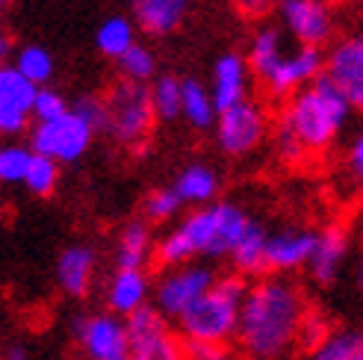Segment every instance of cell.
Instances as JSON below:
<instances>
[{
	"mask_svg": "<svg viewBox=\"0 0 363 360\" xmlns=\"http://www.w3.org/2000/svg\"><path fill=\"white\" fill-rule=\"evenodd\" d=\"M104 101H106V133H110V139L124 148L145 145V139L151 136L157 121L151 86L121 77L118 83L110 86Z\"/></svg>",
	"mask_w": 363,
	"mask_h": 360,
	"instance_id": "5",
	"label": "cell"
},
{
	"mask_svg": "<svg viewBox=\"0 0 363 360\" xmlns=\"http://www.w3.org/2000/svg\"><path fill=\"white\" fill-rule=\"evenodd\" d=\"M35 151L30 145H18V142H9V145L0 148V180L4 184H18L24 186V177L30 171Z\"/></svg>",
	"mask_w": 363,
	"mask_h": 360,
	"instance_id": "30",
	"label": "cell"
},
{
	"mask_svg": "<svg viewBox=\"0 0 363 360\" xmlns=\"http://www.w3.org/2000/svg\"><path fill=\"white\" fill-rule=\"evenodd\" d=\"M269 233L263 225L257 222H251L245 227V233L240 237L237 248H233V254H230V263L233 269H237V275L248 278V275H263L269 272Z\"/></svg>",
	"mask_w": 363,
	"mask_h": 360,
	"instance_id": "23",
	"label": "cell"
},
{
	"mask_svg": "<svg viewBox=\"0 0 363 360\" xmlns=\"http://www.w3.org/2000/svg\"><path fill=\"white\" fill-rule=\"evenodd\" d=\"M189 360H237L228 346H213V343H186Z\"/></svg>",
	"mask_w": 363,
	"mask_h": 360,
	"instance_id": "38",
	"label": "cell"
},
{
	"mask_svg": "<svg viewBox=\"0 0 363 360\" xmlns=\"http://www.w3.org/2000/svg\"><path fill=\"white\" fill-rule=\"evenodd\" d=\"M77 346L89 360H130V331L127 319L104 310L77 319L74 325Z\"/></svg>",
	"mask_w": 363,
	"mask_h": 360,
	"instance_id": "10",
	"label": "cell"
},
{
	"mask_svg": "<svg viewBox=\"0 0 363 360\" xmlns=\"http://www.w3.org/2000/svg\"><path fill=\"white\" fill-rule=\"evenodd\" d=\"M301 286L286 275H263L242 301L237 343L248 360H284L298 349V331L307 316Z\"/></svg>",
	"mask_w": 363,
	"mask_h": 360,
	"instance_id": "1",
	"label": "cell"
},
{
	"mask_svg": "<svg viewBox=\"0 0 363 360\" xmlns=\"http://www.w3.org/2000/svg\"><path fill=\"white\" fill-rule=\"evenodd\" d=\"M233 4L245 18H263L278 6V0H233Z\"/></svg>",
	"mask_w": 363,
	"mask_h": 360,
	"instance_id": "40",
	"label": "cell"
},
{
	"mask_svg": "<svg viewBox=\"0 0 363 360\" xmlns=\"http://www.w3.org/2000/svg\"><path fill=\"white\" fill-rule=\"evenodd\" d=\"M57 184H60V163L50 159V157L35 154L33 163H30V171L24 177V189L45 198V195H50L53 189H57Z\"/></svg>",
	"mask_w": 363,
	"mask_h": 360,
	"instance_id": "32",
	"label": "cell"
},
{
	"mask_svg": "<svg viewBox=\"0 0 363 360\" xmlns=\"http://www.w3.org/2000/svg\"><path fill=\"white\" fill-rule=\"evenodd\" d=\"M248 89H251L248 60H242L240 53H222L213 65V83H210V92L219 113L230 110L233 103H242L248 98Z\"/></svg>",
	"mask_w": 363,
	"mask_h": 360,
	"instance_id": "18",
	"label": "cell"
},
{
	"mask_svg": "<svg viewBox=\"0 0 363 360\" xmlns=\"http://www.w3.org/2000/svg\"><path fill=\"white\" fill-rule=\"evenodd\" d=\"M4 4H9V0H4Z\"/></svg>",
	"mask_w": 363,
	"mask_h": 360,
	"instance_id": "43",
	"label": "cell"
},
{
	"mask_svg": "<svg viewBox=\"0 0 363 360\" xmlns=\"http://www.w3.org/2000/svg\"><path fill=\"white\" fill-rule=\"evenodd\" d=\"M151 98H154V110L157 118L174 121L184 116V80H174L169 74H162L151 83Z\"/></svg>",
	"mask_w": 363,
	"mask_h": 360,
	"instance_id": "29",
	"label": "cell"
},
{
	"mask_svg": "<svg viewBox=\"0 0 363 360\" xmlns=\"http://www.w3.org/2000/svg\"><path fill=\"white\" fill-rule=\"evenodd\" d=\"M289 50L286 45V30H278V27H260L254 33V39L248 45V65H251V74L257 77L260 83L269 80V74L278 68V62L284 60V53Z\"/></svg>",
	"mask_w": 363,
	"mask_h": 360,
	"instance_id": "20",
	"label": "cell"
},
{
	"mask_svg": "<svg viewBox=\"0 0 363 360\" xmlns=\"http://www.w3.org/2000/svg\"><path fill=\"white\" fill-rule=\"evenodd\" d=\"M12 65L21 71L27 80H33L35 86H45L53 77V57H50V50L42 47V45H21L15 50Z\"/></svg>",
	"mask_w": 363,
	"mask_h": 360,
	"instance_id": "28",
	"label": "cell"
},
{
	"mask_svg": "<svg viewBox=\"0 0 363 360\" xmlns=\"http://www.w3.org/2000/svg\"><path fill=\"white\" fill-rule=\"evenodd\" d=\"M95 128L86 124L74 110L53 121H35L30 130V148L57 163H74L80 159L95 139Z\"/></svg>",
	"mask_w": 363,
	"mask_h": 360,
	"instance_id": "7",
	"label": "cell"
},
{
	"mask_svg": "<svg viewBox=\"0 0 363 360\" xmlns=\"http://www.w3.org/2000/svg\"><path fill=\"white\" fill-rule=\"evenodd\" d=\"M349 230L342 225H325L322 230H316V245L311 263H307V275H311L316 283L328 286L340 278V269L349 257Z\"/></svg>",
	"mask_w": 363,
	"mask_h": 360,
	"instance_id": "16",
	"label": "cell"
},
{
	"mask_svg": "<svg viewBox=\"0 0 363 360\" xmlns=\"http://www.w3.org/2000/svg\"><path fill=\"white\" fill-rule=\"evenodd\" d=\"M248 293V283L242 275H222L210 286L192 308L177 319V331L186 343H213V346H228L237 339L240 331V316H242V301Z\"/></svg>",
	"mask_w": 363,
	"mask_h": 360,
	"instance_id": "4",
	"label": "cell"
},
{
	"mask_svg": "<svg viewBox=\"0 0 363 360\" xmlns=\"http://www.w3.org/2000/svg\"><path fill=\"white\" fill-rule=\"evenodd\" d=\"M266 133H269L266 110L251 98H245L242 103H233L225 113H219V121H216V145H219L222 154H228V157L254 154L263 145Z\"/></svg>",
	"mask_w": 363,
	"mask_h": 360,
	"instance_id": "9",
	"label": "cell"
},
{
	"mask_svg": "<svg viewBox=\"0 0 363 360\" xmlns=\"http://www.w3.org/2000/svg\"><path fill=\"white\" fill-rule=\"evenodd\" d=\"M316 245V230L286 227L278 233H269V272L272 275H289L307 269Z\"/></svg>",
	"mask_w": 363,
	"mask_h": 360,
	"instance_id": "17",
	"label": "cell"
},
{
	"mask_svg": "<svg viewBox=\"0 0 363 360\" xmlns=\"http://www.w3.org/2000/svg\"><path fill=\"white\" fill-rule=\"evenodd\" d=\"M95 281V254L86 245H68L57 257V283L71 298H83Z\"/></svg>",
	"mask_w": 363,
	"mask_h": 360,
	"instance_id": "19",
	"label": "cell"
},
{
	"mask_svg": "<svg viewBox=\"0 0 363 360\" xmlns=\"http://www.w3.org/2000/svg\"><path fill=\"white\" fill-rule=\"evenodd\" d=\"M130 6L145 33L166 35L184 21L189 0H130Z\"/></svg>",
	"mask_w": 363,
	"mask_h": 360,
	"instance_id": "22",
	"label": "cell"
},
{
	"mask_svg": "<svg viewBox=\"0 0 363 360\" xmlns=\"http://www.w3.org/2000/svg\"><path fill=\"white\" fill-rule=\"evenodd\" d=\"M95 45H98V50L104 53V57L121 60L133 45H139V42H136V27H133V21H127L124 15L106 18V21L98 27V33H95Z\"/></svg>",
	"mask_w": 363,
	"mask_h": 360,
	"instance_id": "26",
	"label": "cell"
},
{
	"mask_svg": "<svg viewBox=\"0 0 363 360\" xmlns=\"http://www.w3.org/2000/svg\"><path fill=\"white\" fill-rule=\"evenodd\" d=\"M71 113V103L57 92V89H39V98H35V121H53Z\"/></svg>",
	"mask_w": 363,
	"mask_h": 360,
	"instance_id": "35",
	"label": "cell"
},
{
	"mask_svg": "<svg viewBox=\"0 0 363 360\" xmlns=\"http://www.w3.org/2000/svg\"><path fill=\"white\" fill-rule=\"evenodd\" d=\"M4 360H33V357H30L27 349H21V346H9L6 354H4Z\"/></svg>",
	"mask_w": 363,
	"mask_h": 360,
	"instance_id": "41",
	"label": "cell"
},
{
	"mask_svg": "<svg viewBox=\"0 0 363 360\" xmlns=\"http://www.w3.org/2000/svg\"><path fill=\"white\" fill-rule=\"evenodd\" d=\"M346 166H349V174L357 180V184H363V133H357L352 139V145L346 151Z\"/></svg>",
	"mask_w": 363,
	"mask_h": 360,
	"instance_id": "39",
	"label": "cell"
},
{
	"mask_svg": "<svg viewBox=\"0 0 363 360\" xmlns=\"http://www.w3.org/2000/svg\"><path fill=\"white\" fill-rule=\"evenodd\" d=\"M184 201L177 198V192L172 186L166 189H154L148 198H145V219L151 225H162V222H172L174 215L180 213Z\"/></svg>",
	"mask_w": 363,
	"mask_h": 360,
	"instance_id": "33",
	"label": "cell"
},
{
	"mask_svg": "<svg viewBox=\"0 0 363 360\" xmlns=\"http://www.w3.org/2000/svg\"><path fill=\"white\" fill-rule=\"evenodd\" d=\"M71 110H74L86 124H92L95 130H106V101L104 98L83 95L71 103Z\"/></svg>",
	"mask_w": 363,
	"mask_h": 360,
	"instance_id": "36",
	"label": "cell"
},
{
	"mask_svg": "<svg viewBox=\"0 0 363 360\" xmlns=\"http://www.w3.org/2000/svg\"><path fill=\"white\" fill-rule=\"evenodd\" d=\"M357 283H360V293H363V260H360V269H357Z\"/></svg>",
	"mask_w": 363,
	"mask_h": 360,
	"instance_id": "42",
	"label": "cell"
},
{
	"mask_svg": "<svg viewBox=\"0 0 363 360\" xmlns=\"http://www.w3.org/2000/svg\"><path fill=\"white\" fill-rule=\"evenodd\" d=\"M352 110L354 106L340 92V86L328 74H322L307 89L284 101L278 128L293 133L307 154H322L334 145L340 130L346 128Z\"/></svg>",
	"mask_w": 363,
	"mask_h": 360,
	"instance_id": "3",
	"label": "cell"
},
{
	"mask_svg": "<svg viewBox=\"0 0 363 360\" xmlns=\"http://www.w3.org/2000/svg\"><path fill=\"white\" fill-rule=\"evenodd\" d=\"M325 74L340 86L354 110H363V33L346 35L331 47L325 57Z\"/></svg>",
	"mask_w": 363,
	"mask_h": 360,
	"instance_id": "15",
	"label": "cell"
},
{
	"mask_svg": "<svg viewBox=\"0 0 363 360\" xmlns=\"http://www.w3.org/2000/svg\"><path fill=\"white\" fill-rule=\"evenodd\" d=\"M275 151L286 166H298V163H304V157H311L304 151L301 142L284 128H275Z\"/></svg>",
	"mask_w": 363,
	"mask_h": 360,
	"instance_id": "37",
	"label": "cell"
},
{
	"mask_svg": "<svg viewBox=\"0 0 363 360\" xmlns=\"http://www.w3.org/2000/svg\"><path fill=\"white\" fill-rule=\"evenodd\" d=\"M278 15L296 45L322 47L334 35V12L325 0H278Z\"/></svg>",
	"mask_w": 363,
	"mask_h": 360,
	"instance_id": "11",
	"label": "cell"
},
{
	"mask_svg": "<svg viewBox=\"0 0 363 360\" xmlns=\"http://www.w3.org/2000/svg\"><path fill=\"white\" fill-rule=\"evenodd\" d=\"M157 254V240L151 233L148 219L127 222L116 240V266H139L145 269L148 257Z\"/></svg>",
	"mask_w": 363,
	"mask_h": 360,
	"instance_id": "24",
	"label": "cell"
},
{
	"mask_svg": "<svg viewBox=\"0 0 363 360\" xmlns=\"http://www.w3.org/2000/svg\"><path fill=\"white\" fill-rule=\"evenodd\" d=\"M248 225V213L233 201H213L207 207H195L157 240L154 257L166 269L195 260H230Z\"/></svg>",
	"mask_w": 363,
	"mask_h": 360,
	"instance_id": "2",
	"label": "cell"
},
{
	"mask_svg": "<svg viewBox=\"0 0 363 360\" xmlns=\"http://www.w3.org/2000/svg\"><path fill=\"white\" fill-rule=\"evenodd\" d=\"M219 281V275L204 263H180V266H169L157 281H154V308L169 316V319H180L192 304L201 298L204 293H210V286Z\"/></svg>",
	"mask_w": 363,
	"mask_h": 360,
	"instance_id": "6",
	"label": "cell"
},
{
	"mask_svg": "<svg viewBox=\"0 0 363 360\" xmlns=\"http://www.w3.org/2000/svg\"><path fill=\"white\" fill-rule=\"evenodd\" d=\"M118 62V71L124 80H136V83H148V80H157V57L145 47V45H133L130 50L124 53Z\"/></svg>",
	"mask_w": 363,
	"mask_h": 360,
	"instance_id": "31",
	"label": "cell"
},
{
	"mask_svg": "<svg viewBox=\"0 0 363 360\" xmlns=\"http://www.w3.org/2000/svg\"><path fill=\"white\" fill-rule=\"evenodd\" d=\"M195 130H207L216 128L219 121V106L213 101L210 86L198 83V80H184V116Z\"/></svg>",
	"mask_w": 363,
	"mask_h": 360,
	"instance_id": "25",
	"label": "cell"
},
{
	"mask_svg": "<svg viewBox=\"0 0 363 360\" xmlns=\"http://www.w3.org/2000/svg\"><path fill=\"white\" fill-rule=\"evenodd\" d=\"M325 74V57L319 47L311 45H296L284 53V60L278 62V68L269 74V80L263 83V89L272 98H293L296 92L307 89L313 80H319Z\"/></svg>",
	"mask_w": 363,
	"mask_h": 360,
	"instance_id": "12",
	"label": "cell"
},
{
	"mask_svg": "<svg viewBox=\"0 0 363 360\" xmlns=\"http://www.w3.org/2000/svg\"><path fill=\"white\" fill-rule=\"evenodd\" d=\"M331 325H328V319H325L322 313H313V310H307L304 322H301V331H298V349L307 351V354H313L325 339L331 337Z\"/></svg>",
	"mask_w": 363,
	"mask_h": 360,
	"instance_id": "34",
	"label": "cell"
},
{
	"mask_svg": "<svg viewBox=\"0 0 363 360\" xmlns=\"http://www.w3.org/2000/svg\"><path fill=\"white\" fill-rule=\"evenodd\" d=\"M130 331V360H189L184 337H174L169 316H162L154 304L127 316Z\"/></svg>",
	"mask_w": 363,
	"mask_h": 360,
	"instance_id": "8",
	"label": "cell"
},
{
	"mask_svg": "<svg viewBox=\"0 0 363 360\" xmlns=\"http://www.w3.org/2000/svg\"><path fill=\"white\" fill-rule=\"evenodd\" d=\"M39 89L33 80H27L15 65L0 68V130L6 136H18L30 128L35 118V98Z\"/></svg>",
	"mask_w": 363,
	"mask_h": 360,
	"instance_id": "13",
	"label": "cell"
},
{
	"mask_svg": "<svg viewBox=\"0 0 363 360\" xmlns=\"http://www.w3.org/2000/svg\"><path fill=\"white\" fill-rule=\"evenodd\" d=\"M172 189L177 192L180 201L189 204L192 210L207 207L216 201V195H219V174H216V169H210L207 163H192L186 169H180Z\"/></svg>",
	"mask_w": 363,
	"mask_h": 360,
	"instance_id": "21",
	"label": "cell"
},
{
	"mask_svg": "<svg viewBox=\"0 0 363 360\" xmlns=\"http://www.w3.org/2000/svg\"><path fill=\"white\" fill-rule=\"evenodd\" d=\"M311 360H363V331L340 328L311 354Z\"/></svg>",
	"mask_w": 363,
	"mask_h": 360,
	"instance_id": "27",
	"label": "cell"
},
{
	"mask_svg": "<svg viewBox=\"0 0 363 360\" xmlns=\"http://www.w3.org/2000/svg\"><path fill=\"white\" fill-rule=\"evenodd\" d=\"M104 301H106V310L127 319L154 301V283L148 272L139 266H116L113 275L106 278Z\"/></svg>",
	"mask_w": 363,
	"mask_h": 360,
	"instance_id": "14",
	"label": "cell"
}]
</instances>
